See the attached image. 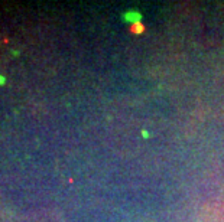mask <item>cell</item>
<instances>
[{"label": "cell", "mask_w": 224, "mask_h": 222, "mask_svg": "<svg viewBox=\"0 0 224 222\" xmlns=\"http://www.w3.org/2000/svg\"><path fill=\"white\" fill-rule=\"evenodd\" d=\"M143 29H145V27L142 26L140 23H136V25H133V26H132V30L135 32V33H140Z\"/></svg>", "instance_id": "1"}, {"label": "cell", "mask_w": 224, "mask_h": 222, "mask_svg": "<svg viewBox=\"0 0 224 222\" xmlns=\"http://www.w3.org/2000/svg\"><path fill=\"white\" fill-rule=\"evenodd\" d=\"M2 82H4V78H2V76H0V84Z\"/></svg>", "instance_id": "2"}]
</instances>
